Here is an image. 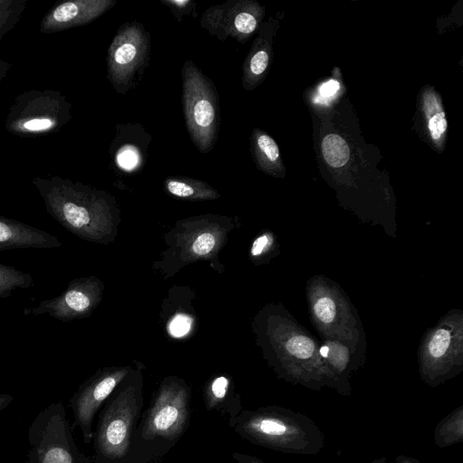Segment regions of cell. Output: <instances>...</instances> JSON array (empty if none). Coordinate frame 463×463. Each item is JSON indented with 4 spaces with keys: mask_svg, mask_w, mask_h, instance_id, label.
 <instances>
[{
    "mask_svg": "<svg viewBox=\"0 0 463 463\" xmlns=\"http://www.w3.org/2000/svg\"><path fill=\"white\" fill-rule=\"evenodd\" d=\"M190 418V388L180 379H165L141 415L129 450L119 463H159L186 432Z\"/></svg>",
    "mask_w": 463,
    "mask_h": 463,
    "instance_id": "6da1fadb",
    "label": "cell"
},
{
    "mask_svg": "<svg viewBox=\"0 0 463 463\" xmlns=\"http://www.w3.org/2000/svg\"><path fill=\"white\" fill-rule=\"evenodd\" d=\"M228 424L243 439L286 454L316 455L325 446L324 433L311 418L283 406L244 409Z\"/></svg>",
    "mask_w": 463,
    "mask_h": 463,
    "instance_id": "7a4b0ae2",
    "label": "cell"
},
{
    "mask_svg": "<svg viewBox=\"0 0 463 463\" xmlns=\"http://www.w3.org/2000/svg\"><path fill=\"white\" fill-rule=\"evenodd\" d=\"M33 184L47 213L65 230L88 241L102 239L111 209L106 193L57 175L36 177Z\"/></svg>",
    "mask_w": 463,
    "mask_h": 463,
    "instance_id": "3957f363",
    "label": "cell"
},
{
    "mask_svg": "<svg viewBox=\"0 0 463 463\" xmlns=\"http://www.w3.org/2000/svg\"><path fill=\"white\" fill-rule=\"evenodd\" d=\"M143 405L141 377L127 376L99 412L92 439L96 463H119L124 459L142 415Z\"/></svg>",
    "mask_w": 463,
    "mask_h": 463,
    "instance_id": "277c9868",
    "label": "cell"
},
{
    "mask_svg": "<svg viewBox=\"0 0 463 463\" xmlns=\"http://www.w3.org/2000/svg\"><path fill=\"white\" fill-rule=\"evenodd\" d=\"M182 103L185 126L199 152L212 151L220 127V103L213 81L191 60L182 68Z\"/></svg>",
    "mask_w": 463,
    "mask_h": 463,
    "instance_id": "5b68a950",
    "label": "cell"
},
{
    "mask_svg": "<svg viewBox=\"0 0 463 463\" xmlns=\"http://www.w3.org/2000/svg\"><path fill=\"white\" fill-rule=\"evenodd\" d=\"M150 33L137 21L118 27L107 54V77L118 94L139 83L150 60Z\"/></svg>",
    "mask_w": 463,
    "mask_h": 463,
    "instance_id": "8992f818",
    "label": "cell"
},
{
    "mask_svg": "<svg viewBox=\"0 0 463 463\" xmlns=\"http://www.w3.org/2000/svg\"><path fill=\"white\" fill-rule=\"evenodd\" d=\"M71 107L58 91H26L15 98L7 114L5 128L21 136L52 133L71 119Z\"/></svg>",
    "mask_w": 463,
    "mask_h": 463,
    "instance_id": "52a82bcc",
    "label": "cell"
},
{
    "mask_svg": "<svg viewBox=\"0 0 463 463\" xmlns=\"http://www.w3.org/2000/svg\"><path fill=\"white\" fill-rule=\"evenodd\" d=\"M43 411L32 426L29 463H92L77 449L64 411L58 405Z\"/></svg>",
    "mask_w": 463,
    "mask_h": 463,
    "instance_id": "ba28073f",
    "label": "cell"
},
{
    "mask_svg": "<svg viewBox=\"0 0 463 463\" xmlns=\"http://www.w3.org/2000/svg\"><path fill=\"white\" fill-rule=\"evenodd\" d=\"M262 8L250 0H228L206 9L200 25L220 41L232 38L246 43L259 26Z\"/></svg>",
    "mask_w": 463,
    "mask_h": 463,
    "instance_id": "9c48e42d",
    "label": "cell"
},
{
    "mask_svg": "<svg viewBox=\"0 0 463 463\" xmlns=\"http://www.w3.org/2000/svg\"><path fill=\"white\" fill-rule=\"evenodd\" d=\"M129 373L128 368L101 370L85 381L71 396L70 407L74 417V426L80 430L85 443L93 439L96 413Z\"/></svg>",
    "mask_w": 463,
    "mask_h": 463,
    "instance_id": "30bf717a",
    "label": "cell"
},
{
    "mask_svg": "<svg viewBox=\"0 0 463 463\" xmlns=\"http://www.w3.org/2000/svg\"><path fill=\"white\" fill-rule=\"evenodd\" d=\"M99 283L95 278H80L69 282L59 296L45 299L37 307H26L23 314L40 316L48 314L62 322L89 316L99 299Z\"/></svg>",
    "mask_w": 463,
    "mask_h": 463,
    "instance_id": "8fae6325",
    "label": "cell"
},
{
    "mask_svg": "<svg viewBox=\"0 0 463 463\" xmlns=\"http://www.w3.org/2000/svg\"><path fill=\"white\" fill-rule=\"evenodd\" d=\"M117 4L116 0H70L53 6L43 18L40 31L56 33L90 24Z\"/></svg>",
    "mask_w": 463,
    "mask_h": 463,
    "instance_id": "7c38bea8",
    "label": "cell"
},
{
    "mask_svg": "<svg viewBox=\"0 0 463 463\" xmlns=\"http://www.w3.org/2000/svg\"><path fill=\"white\" fill-rule=\"evenodd\" d=\"M111 144V156L117 165L127 172L140 169L150 142V136L140 124H118Z\"/></svg>",
    "mask_w": 463,
    "mask_h": 463,
    "instance_id": "4fadbf2b",
    "label": "cell"
},
{
    "mask_svg": "<svg viewBox=\"0 0 463 463\" xmlns=\"http://www.w3.org/2000/svg\"><path fill=\"white\" fill-rule=\"evenodd\" d=\"M61 246L54 235L17 220L0 215V250L53 249Z\"/></svg>",
    "mask_w": 463,
    "mask_h": 463,
    "instance_id": "5bb4252c",
    "label": "cell"
},
{
    "mask_svg": "<svg viewBox=\"0 0 463 463\" xmlns=\"http://www.w3.org/2000/svg\"><path fill=\"white\" fill-rule=\"evenodd\" d=\"M204 407L228 417L238 416L243 409L241 396L232 390L228 377L220 375L211 381L203 390Z\"/></svg>",
    "mask_w": 463,
    "mask_h": 463,
    "instance_id": "9a60e30c",
    "label": "cell"
},
{
    "mask_svg": "<svg viewBox=\"0 0 463 463\" xmlns=\"http://www.w3.org/2000/svg\"><path fill=\"white\" fill-rule=\"evenodd\" d=\"M260 35L254 42L242 66V87L253 90L262 80L269 64V47Z\"/></svg>",
    "mask_w": 463,
    "mask_h": 463,
    "instance_id": "2e32d148",
    "label": "cell"
},
{
    "mask_svg": "<svg viewBox=\"0 0 463 463\" xmlns=\"http://www.w3.org/2000/svg\"><path fill=\"white\" fill-rule=\"evenodd\" d=\"M165 190L173 196L186 200H211L220 197L209 184L184 176H169L165 180Z\"/></svg>",
    "mask_w": 463,
    "mask_h": 463,
    "instance_id": "e0dca14e",
    "label": "cell"
},
{
    "mask_svg": "<svg viewBox=\"0 0 463 463\" xmlns=\"http://www.w3.org/2000/svg\"><path fill=\"white\" fill-rule=\"evenodd\" d=\"M463 440V405H459L436 425L433 431L434 444L445 449Z\"/></svg>",
    "mask_w": 463,
    "mask_h": 463,
    "instance_id": "ac0fdd59",
    "label": "cell"
},
{
    "mask_svg": "<svg viewBox=\"0 0 463 463\" xmlns=\"http://www.w3.org/2000/svg\"><path fill=\"white\" fill-rule=\"evenodd\" d=\"M251 153L258 166L263 170H273L279 160V149L275 140L260 129L251 135Z\"/></svg>",
    "mask_w": 463,
    "mask_h": 463,
    "instance_id": "d6986e66",
    "label": "cell"
},
{
    "mask_svg": "<svg viewBox=\"0 0 463 463\" xmlns=\"http://www.w3.org/2000/svg\"><path fill=\"white\" fill-rule=\"evenodd\" d=\"M33 283V279L29 273L0 263V299L11 296L17 289L28 288Z\"/></svg>",
    "mask_w": 463,
    "mask_h": 463,
    "instance_id": "ffe728a7",
    "label": "cell"
},
{
    "mask_svg": "<svg viewBox=\"0 0 463 463\" xmlns=\"http://www.w3.org/2000/svg\"><path fill=\"white\" fill-rule=\"evenodd\" d=\"M322 154L326 162L333 167L345 165L350 156L346 141L337 134L326 135L321 144Z\"/></svg>",
    "mask_w": 463,
    "mask_h": 463,
    "instance_id": "44dd1931",
    "label": "cell"
},
{
    "mask_svg": "<svg viewBox=\"0 0 463 463\" xmlns=\"http://www.w3.org/2000/svg\"><path fill=\"white\" fill-rule=\"evenodd\" d=\"M24 4L23 0H0V39L16 24Z\"/></svg>",
    "mask_w": 463,
    "mask_h": 463,
    "instance_id": "7402d4cb",
    "label": "cell"
},
{
    "mask_svg": "<svg viewBox=\"0 0 463 463\" xmlns=\"http://www.w3.org/2000/svg\"><path fill=\"white\" fill-rule=\"evenodd\" d=\"M286 348L292 356L300 360H307L314 353L312 340L304 335L291 337L288 341Z\"/></svg>",
    "mask_w": 463,
    "mask_h": 463,
    "instance_id": "603a6c76",
    "label": "cell"
},
{
    "mask_svg": "<svg viewBox=\"0 0 463 463\" xmlns=\"http://www.w3.org/2000/svg\"><path fill=\"white\" fill-rule=\"evenodd\" d=\"M449 333L445 329H439L429 345V352L433 358H440L449 345Z\"/></svg>",
    "mask_w": 463,
    "mask_h": 463,
    "instance_id": "cb8c5ba5",
    "label": "cell"
},
{
    "mask_svg": "<svg viewBox=\"0 0 463 463\" xmlns=\"http://www.w3.org/2000/svg\"><path fill=\"white\" fill-rule=\"evenodd\" d=\"M448 122L445 112L439 109L435 114L429 117L428 128L433 140H439L446 132Z\"/></svg>",
    "mask_w": 463,
    "mask_h": 463,
    "instance_id": "d4e9b609",
    "label": "cell"
},
{
    "mask_svg": "<svg viewBox=\"0 0 463 463\" xmlns=\"http://www.w3.org/2000/svg\"><path fill=\"white\" fill-rule=\"evenodd\" d=\"M171 10L178 22L182 21L184 15H190L195 9V2L191 0H161Z\"/></svg>",
    "mask_w": 463,
    "mask_h": 463,
    "instance_id": "484cf974",
    "label": "cell"
},
{
    "mask_svg": "<svg viewBox=\"0 0 463 463\" xmlns=\"http://www.w3.org/2000/svg\"><path fill=\"white\" fill-rule=\"evenodd\" d=\"M314 311L322 322L330 323L335 314V304L329 298H321L316 302Z\"/></svg>",
    "mask_w": 463,
    "mask_h": 463,
    "instance_id": "4316f807",
    "label": "cell"
},
{
    "mask_svg": "<svg viewBox=\"0 0 463 463\" xmlns=\"http://www.w3.org/2000/svg\"><path fill=\"white\" fill-rule=\"evenodd\" d=\"M215 245V238L212 233H202L193 243V251L199 256L208 254Z\"/></svg>",
    "mask_w": 463,
    "mask_h": 463,
    "instance_id": "83f0119b",
    "label": "cell"
},
{
    "mask_svg": "<svg viewBox=\"0 0 463 463\" xmlns=\"http://www.w3.org/2000/svg\"><path fill=\"white\" fill-rule=\"evenodd\" d=\"M192 320L184 315L176 316L169 325L170 333L175 336L180 337L186 335L191 328Z\"/></svg>",
    "mask_w": 463,
    "mask_h": 463,
    "instance_id": "f1b7e54d",
    "label": "cell"
},
{
    "mask_svg": "<svg viewBox=\"0 0 463 463\" xmlns=\"http://www.w3.org/2000/svg\"><path fill=\"white\" fill-rule=\"evenodd\" d=\"M232 458L236 463H268L256 456L241 452H232Z\"/></svg>",
    "mask_w": 463,
    "mask_h": 463,
    "instance_id": "f546056e",
    "label": "cell"
},
{
    "mask_svg": "<svg viewBox=\"0 0 463 463\" xmlns=\"http://www.w3.org/2000/svg\"><path fill=\"white\" fill-rule=\"evenodd\" d=\"M269 243V237L267 235H262L255 240L251 247V254L253 256H258L265 250V248Z\"/></svg>",
    "mask_w": 463,
    "mask_h": 463,
    "instance_id": "4dcf8cb0",
    "label": "cell"
},
{
    "mask_svg": "<svg viewBox=\"0 0 463 463\" xmlns=\"http://www.w3.org/2000/svg\"><path fill=\"white\" fill-rule=\"evenodd\" d=\"M338 88H339L338 82L332 80H329L328 82L325 83L320 88V93L323 96H331L338 90Z\"/></svg>",
    "mask_w": 463,
    "mask_h": 463,
    "instance_id": "1f68e13d",
    "label": "cell"
},
{
    "mask_svg": "<svg viewBox=\"0 0 463 463\" xmlns=\"http://www.w3.org/2000/svg\"><path fill=\"white\" fill-rule=\"evenodd\" d=\"M391 463H420L417 458L406 456L399 455L395 458L394 461Z\"/></svg>",
    "mask_w": 463,
    "mask_h": 463,
    "instance_id": "d6a6232c",
    "label": "cell"
},
{
    "mask_svg": "<svg viewBox=\"0 0 463 463\" xmlns=\"http://www.w3.org/2000/svg\"><path fill=\"white\" fill-rule=\"evenodd\" d=\"M14 400V397L7 393L0 394V411L5 409L11 402Z\"/></svg>",
    "mask_w": 463,
    "mask_h": 463,
    "instance_id": "836d02e7",
    "label": "cell"
},
{
    "mask_svg": "<svg viewBox=\"0 0 463 463\" xmlns=\"http://www.w3.org/2000/svg\"><path fill=\"white\" fill-rule=\"evenodd\" d=\"M7 65H8V64H6L5 62H4V61H0V78L2 77V75H3L4 73H5V72H6L7 68H8V66H7Z\"/></svg>",
    "mask_w": 463,
    "mask_h": 463,
    "instance_id": "e575fe53",
    "label": "cell"
},
{
    "mask_svg": "<svg viewBox=\"0 0 463 463\" xmlns=\"http://www.w3.org/2000/svg\"><path fill=\"white\" fill-rule=\"evenodd\" d=\"M329 348L327 346H322L320 348V354L324 357H326L328 355Z\"/></svg>",
    "mask_w": 463,
    "mask_h": 463,
    "instance_id": "d590c367",
    "label": "cell"
},
{
    "mask_svg": "<svg viewBox=\"0 0 463 463\" xmlns=\"http://www.w3.org/2000/svg\"><path fill=\"white\" fill-rule=\"evenodd\" d=\"M370 463H391V462H388L386 458L382 457V458H376V459L373 460Z\"/></svg>",
    "mask_w": 463,
    "mask_h": 463,
    "instance_id": "8d00e7d4",
    "label": "cell"
},
{
    "mask_svg": "<svg viewBox=\"0 0 463 463\" xmlns=\"http://www.w3.org/2000/svg\"><path fill=\"white\" fill-rule=\"evenodd\" d=\"M199 463V462H198Z\"/></svg>",
    "mask_w": 463,
    "mask_h": 463,
    "instance_id": "74e56055",
    "label": "cell"
}]
</instances>
